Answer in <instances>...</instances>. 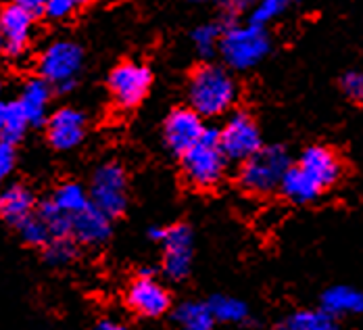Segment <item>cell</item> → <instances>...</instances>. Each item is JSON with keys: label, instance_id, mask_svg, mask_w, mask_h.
Segmentation results:
<instances>
[{"label": "cell", "instance_id": "obj_1", "mask_svg": "<svg viewBox=\"0 0 363 330\" xmlns=\"http://www.w3.org/2000/svg\"><path fill=\"white\" fill-rule=\"evenodd\" d=\"M238 88L232 75L218 65L199 67L188 86V97L192 109L201 117H218L223 115L236 101Z\"/></svg>", "mask_w": 363, "mask_h": 330}, {"label": "cell", "instance_id": "obj_2", "mask_svg": "<svg viewBox=\"0 0 363 330\" xmlns=\"http://www.w3.org/2000/svg\"><path fill=\"white\" fill-rule=\"evenodd\" d=\"M182 157V172L194 188H213L225 174V155L219 147V130H205L203 138Z\"/></svg>", "mask_w": 363, "mask_h": 330}, {"label": "cell", "instance_id": "obj_3", "mask_svg": "<svg viewBox=\"0 0 363 330\" xmlns=\"http://www.w3.org/2000/svg\"><path fill=\"white\" fill-rule=\"evenodd\" d=\"M291 165V155L284 147H261L242 161L238 180L251 194H269L280 188V182Z\"/></svg>", "mask_w": 363, "mask_h": 330}, {"label": "cell", "instance_id": "obj_4", "mask_svg": "<svg viewBox=\"0 0 363 330\" xmlns=\"http://www.w3.org/2000/svg\"><path fill=\"white\" fill-rule=\"evenodd\" d=\"M269 36L261 26H236L221 34L219 50L223 61L234 70H251L269 53Z\"/></svg>", "mask_w": 363, "mask_h": 330}, {"label": "cell", "instance_id": "obj_5", "mask_svg": "<svg viewBox=\"0 0 363 330\" xmlns=\"http://www.w3.org/2000/svg\"><path fill=\"white\" fill-rule=\"evenodd\" d=\"M90 203L101 209L105 216L117 218L123 214L128 205V180L125 172L117 163H105L101 165L90 184Z\"/></svg>", "mask_w": 363, "mask_h": 330}, {"label": "cell", "instance_id": "obj_6", "mask_svg": "<svg viewBox=\"0 0 363 330\" xmlns=\"http://www.w3.org/2000/svg\"><path fill=\"white\" fill-rule=\"evenodd\" d=\"M82 70V48L73 42H55L40 57V74L59 90H69Z\"/></svg>", "mask_w": 363, "mask_h": 330}, {"label": "cell", "instance_id": "obj_7", "mask_svg": "<svg viewBox=\"0 0 363 330\" xmlns=\"http://www.w3.org/2000/svg\"><path fill=\"white\" fill-rule=\"evenodd\" d=\"M219 147L223 150L225 159H232V161L249 159L253 153L263 147L257 121L249 113L236 111L219 130Z\"/></svg>", "mask_w": 363, "mask_h": 330}, {"label": "cell", "instance_id": "obj_8", "mask_svg": "<svg viewBox=\"0 0 363 330\" xmlns=\"http://www.w3.org/2000/svg\"><path fill=\"white\" fill-rule=\"evenodd\" d=\"M150 72L143 63L125 61L109 75V92L119 109H134L150 88Z\"/></svg>", "mask_w": 363, "mask_h": 330}, {"label": "cell", "instance_id": "obj_9", "mask_svg": "<svg viewBox=\"0 0 363 330\" xmlns=\"http://www.w3.org/2000/svg\"><path fill=\"white\" fill-rule=\"evenodd\" d=\"M163 245V272L172 280H184L192 263V232L188 226L178 224L165 228L161 238Z\"/></svg>", "mask_w": 363, "mask_h": 330}, {"label": "cell", "instance_id": "obj_10", "mask_svg": "<svg viewBox=\"0 0 363 330\" xmlns=\"http://www.w3.org/2000/svg\"><path fill=\"white\" fill-rule=\"evenodd\" d=\"M313 182L318 184L322 190H326L330 186L340 180L342 176V161L340 157L332 150V148L322 147V145H313L307 147L296 163Z\"/></svg>", "mask_w": 363, "mask_h": 330}, {"label": "cell", "instance_id": "obj_11", "mask_svg": "<svg viewBox=\"0 0 363 330\" xmlns=\"http://www.w3.org/2000/svg\"><path fill=\"white\" fill-rule=\"evenodd\" d=\"M203 117L194 109H176L169 113L165 121V143L174 153L184 155L190 147H194L205 134Z\"/></svg>", "mask_w": 363, "mask_h": 330}, {"label": "cell", "instance_id": "obj_12", "mask_svg": "<svg viewBox=\"0 0 363 330\" xmlns=\"http://www.w3.org/2000/svg\"><path fill=\"white\" fill-rule=\"evenodd\" d=\"M169 293L152 276H140L128 291V305L145 318L163 316L169 309Z\"/></svg>", "mask_w": 363, "mask_h": 330}, {"label": "cell", "instance_id": "obj_13", "mask_svg": "<svg viewBox=\"0 0 363 330\" xmlns=\"http://www.w3.org/2000/svg\"><path fill=\"white\" fill-rule=\"evenodd\" d=\"M86 117L77 109H59L48 119V143L57 150H69L84 141Z\"/></svg>", "mask_w": 363, "mask_h": 330}, {"label": "cell", "instance_id": "obj_14", "mask_svg": "<svg viewBox=\"0 0 363 330\" xmlns=\"http://www.w3.org/2000/svg\"><path fill=\"white\" fill-rule=\"evenodd\" d=\"M32 26L34 17L17 4L6 6L0 13V34L4 40V50L9 55H21L28 48L32 38Z\"/></svg>", "mask_w": 363, "mask_h": 330}, {"label": "cell", "instance_id": "obj_15", "mask_svg": "<svg viewBox=\"0 0 363 330\" xmlns=\"http://www.w3.org/2000/svg\"><path fill=\"white\" fill-rule=\"evenodd\" d=\"M111 234V218L92 203L72 218V238L86 245H99Z\"/></svg>", "mask_w": 363, "mask_h": 330}, {"label": "cell", "instance_id": "obj_16", "mask_svg": "<svg viewBox=\"0 0 363 330\" xmlns=\"http://www.w3.org/2000/svg\"><path fill=\"white\" fill-rule=\"evenodd\" d=\"M322 309L332 314L334 318L363 314V291L355 287H347V285L330 287L326 293L322 295Z\"/></svg>", "mask_w": 363, "mask_h": 330}, {"label": "cell", "instance_id": "obj_17", "mask_svg": "<svg viewBox=\"0 0 363 330\" xmlns=\"http://www.w3.org/2000/svg\"><path fill=\"white\" fill-rule=\"evenodd\" d=\"M34 197L26 186H9L0 192V218L19 226L26 218L32 216Z\"/></svg>", "mask_w": 363, "mask_h": 330}, {"label": "cell", "instance_id": "obj_18", "mask_svg": "<svg viewBox=\"0 0 363 330\" xmlns=\"http://www.w3.org/2000/svg\"><path fill=\"white\" fill-rule=\"evenodd\" d=\"M289 201L296 203V205H305V203H311L315 201L324 190L313 182L298 165H291L280 182V188H278Z\"/></svg>", "mask_w": 363, "mask_h": 330}, {"label": "cell", "instance_id": "obj_19", "mask_svg": "<svg viewBox=\"0 0 363 330\" xmlns=\"http://www.w3.org/2000/svg\"><path fill=\"white\" fill-rule=\"evenodd\" d=\"M48 101H50V84L44 77H34L23 86V92L19 97V105L26 111L30 126H38L44 121Z\"/></svg>", "mask_w": 363, "mask_h": 330}, {"label": "cell", "instance_id": "obj_20", "mask_svg": "<svg viewBox=\"0 0 363 330\" xmlns=\"http://www.w3.org/2000/svg\"><path fill=\"white\" fill-rule=\"evenodd\" d=\"M276 330H340L338 318L324 309H301L286 316Z\"/></svg>", "mask_w": 363, "mask_h": 330}, {"label": "cell", "instance_id": "obj_21", "mask_svg": "<svg viewBox=\"0 0 363 330\" xmlns=\"http://www.w3.org/2000/svg\"><path fill=\"white\" fill-rule=\"evenodd\" d=\"M176 324L180 330H213L216 318L207 303L201 301H186L176 309Z\"/></svg>", "mask_w": 363, "mask_h": 330}, {"label": "cell", "instance_id": "obj_22", "mask_svg": "<svg viewBox=\"0 0 363 330\" xmlns=\"http://www.w3.org/2000/svg\"><path fill=\"white\" fill-rule=\"evenodd\" d=\"M209 309L216 318V322H225V324H242L249 320V307L245 301L228 295H218L209 303Z\"/></svg>", "mask_w": 363, "mask_h": 330}, {"label": "cell", "instance_id": "obj_23", "mask_svg": "<svg viewBox=\"0 0 363 330\" xmlns=\"http://www.w3.org/2000/svg\"><path fill=\"white\" fill-rule=\"evenodd\" d=\"M52 203H55L61 211H65L67 216H72L73 218L75 214L84 211V209L90 205V197L86 194V190H84L79 184L67 182L57 188V192H55V197H52Z\"/></svg>", "mask_w": 363, "mask_h": 330}, {"label": "cell", "instance_id": "obj_24", "mask_svg": "<svg viewBox=\"0 0 363 330\" xmlns=\"http://www.w3.org/2000/svg\"><path fill=\"white\" fill-rule=\"evenodd\" d=\"M28 126H30V119H28L26 111L21 109L19 101L4 105V126H2V134H0L2 141H6L11 145L17 143L26 134Z\"/></svg>", "mask_w": 363, "mask_h": 330}, {"label": "cell", "instance_id": "obj_25", "mask_svg": "<svg viewBox=\"0 0 363 330\" xmlns=\"http://www.w3.org/2000/svg\"><path fill=\"white\" fill-rule=\"evenodd\" d=\"M38 218L46 224V228L50 230V236L52 238L72 236V216H67L65 211H61L52 201L42 203Z\"/></svg>", "mask_w": 363, "mask_h": 330}, {"label": "cell", "instance_id": "obj_26", "mask_svg": "<svg viewBox=\"0 0 363 330\" xmlns=\"http://www.w3.org/2000/svg\"><path fill=\"white\" fill-rule=\"evenodd\" d=\"M19 232H21L23 241L28 245H34V247H46L50 243V238H52L46 224L40 218H32V216L19 224Z\"/></svg>", "mask_w": 363, "mask_h": 330}, {"label": "cell", "instance_id": "obj_27", "mask_svg": "<svg viewBox=\"0 0 363 330\" xmlns=\"http://www.w3.org/2000/svg\"><path fill=\"white\" fill-rule=\"evenodd\" d=\"M75 257V241L72 236L63 238H50L46 245V261L52 265H65Z\"/></svg>", "mask_w": 363, "mask_h": 330}, {"label": "cell", "instance_id": "obj_28", "mask_svg": "<svg viewBox=\"0 0 363 330\" xmlns=\"http://www.w3.org/2000/svg\"><path fill=\"white\" fill-rule=\"evenodd\" d=\"M291 2L292 0H257V6H255L251 23L263 28V26L269 23L272 19H276L278 15H282V13L291 6Z\"/></svg>", "mask_w": 363, "mask_h": 330}, {"label": "cell", "instance_id": "obj_29", "mask_svg": "<svg viewBox=\"0 0 363 330\" xmlns=\"http://www.w3.org/2000/svg\"><path fill=\"white\" fill-rule=\"evenodd\" d=\"M219 40H221V30H219V26H216V23L201 26L192 34V42H194L196 50L201 55H205V57L213 55V50H216V46L219 44Z\"/></svg>", "mask_w": 363, "mask_h": 330}, {"label": "cell", "instance_id": "obj_30", "mask_svg": "<svg viewBox=\"0 0 363 330\" xmlns=\"http://www.w3.org/2000/svg\"><path fill=\"white\" fill-rule=\"evenodd\" d=\"M340 88L349 101L363 105V72H349L342 75Z\"/></svg>", "mask_w": 363, "mask_h": 330}, {"label": "cell", "instance_id": "obj_31", "mask_svg": "<svg viewBox=\"0 0 363 330\" xmlns=\"http://www.w3.org/2000/svg\"><path fill=\"white\" fill-rule=\"evenodd\" d=\"M84 0H46V9L44 13L50 19H65L75 13V9L82 4Z\"/></svg>", "mask_w": 363, "mask_h": 330}, {"label": "cell", "instance_id": "obj_32", "mask_svg": "<svg viewBox=\"0 0 363 330\" xmlns=\"http://www.w3.org/2000/svg\"><path fill=\"white\" fill-rule=\"evenodd\" d=\"M15 167V148L11 143L0 141V182L13 172Z\"/></svg>", "mask_w": 363, "mask_h": 330}, {"label": "cell", "instance_id": "obj_33", "mask_svg": "<svg viewBox=\"0 0 363 330\" xmlns=\"http://www.w3.org/2000/svg\"><path fill=\"white\" fill-rule=\"evenodd\" d=\"M13 4H17L19 9H23V11H26L28 15H32V17L42 15L44 9H46V0H15Z\"/></svg>", "mask_w": 363, "mask_h": 330}, {"label": "cell", "instance_id": "obj_34", "mask_svg": "<svg viewBox=\"0 0 363 330\" xmlns=\"http://www.w3.org/2000/svg\"><path fill=\"white\" fill-rule=\"evenodd\" d=\"M253 2L255 0H223L225 9H228L230 13H245L247 9L253 6Z\"/></svg>", "mask_w": 363, "mask_h": 330}, {"label": "cell", "instance_id": "obj_35", "mask_svg": "<svg viewBox=\"0 0 363 330\" xmlns=\"http://www.w3.org/2000/svg\"><path fill=\"white\" fill-rule=\"evenodd\" d=\"M96 330H123V324L113 318H105L96 324Z\"/></svg>", "mask_w": 363, "mask_h": 330}, {"label": "cell", "instance_id": "obj_36", "mask_svg": "<svg viewBox=\"0 0 363 330\" xmlns=\"http://www.w3.org/2000/svg\"><path fill=\"white\" fill-rule=\"evenodd\" d=\"M163 234H165V228H152V230H150V238H155V241H159V243H161Z\"/></svg>", "mask_w": 363, "mask_h": 330}, {"label": "cell", "instance_id": "obj_37", "mask_svg": "<svg viewBox=\"0 0 363 330\" xmlns=\"http://www.w3.org/2000/svg\"><path fill=\"white\" fill-rule=\"evenodd\" d=\"M2 126H4V105H0V134H2Z\"/></svg>", "mask_w": 363, "mask_h": 330}, {"label": "cell", "instance_id": "obj_38", "mask_svg": "<svg viewBox=\"0 0 363 330\" xmlns=\"http://www.w3.org/2000/svg\"><path fill=\"white\" fill-rule=\"evenodd\" d=\"M4 50V40H2V34H0V53Z\"/></svg>", "mask_w": 363, "mask_h": 330}, {"label": "cell", "instance_id": "obj_39", "mask_svg": "<svg viewBox=\"0 0 363 330\" xmlns=\"http://www.w3.org/2000/svg\"><path fill=\"white\" fill-rule=\"evenodd\" d=\"M203 2H211V0H203Z\"/></svg>", "mask_w": 363, "mask_h": 330}, {"label": "cell", "instance_id": "obj_40", "mask_svg": "<svg viewBox=\"0 0 363 330\" xmlns=\"http://www.w3.org/2000/svg\"><path fill=\"white\" fill-rule=\"evenodd\" d=\"M0 90H2V84H0Z\"/></svg>", "mask_w": 363, "mask_h": 330}, {"label": "cell", "instance_id": "obj_41", "mask_svg": "<svg viewBox=\"0 0 363 330\" xmlns=\"http://www.w3.org/2000/svg\"><path fill=\"white\" fill-rule=\"evenodd\" d=\"M84 2H86V0H84Z\"/></svg>", "mask_w": 363, "mask_h": 330}]
</instances>
